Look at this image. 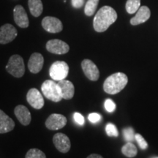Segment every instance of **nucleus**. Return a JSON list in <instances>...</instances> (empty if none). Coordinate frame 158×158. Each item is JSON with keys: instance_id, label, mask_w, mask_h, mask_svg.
Returning <instances> with one entry per match:
<instances>
[{"instance_id": "1", "label": "nucleus", "mask_w": 158, "mask_h": 158, "mask_svg": "<svg viewBox=\"0 0 158 158\" xmlns=\"http://www.w3.org/2000/svg\"><path fill=\"white\" fill-rule=\"evenodd\" d=\"M117 19V13L110 6H104L96 13L94 18L93 27L98 32H103L109 28Z\"/></svg>"}, {"instance_id": "2", "label": "nucleus", "mask_w": 158, "mask_h": 158, "mask_svg": "<svg viewBox=\"0 0 158 158\" xmlns=\"http://www.w3.org/2000/svg\"><path fill=\"white\" fill-rule=\"evenodd\" d=\"M128 78L123 73H116L108 76L103 84L105 92L109 94H116L125 87Z\"/></svg>"}, {"instance_id": "3", "label": "nucleus", "mask_w": 158, "mask_h": 158, "mask_svg": "<svg viewBox=\"0 0 158 158\" xmlns=\"http://www.w3.org/2000/svg\"><path fill=\"white\" fill-rule=\"evenodd\" d=\"M41 90L45 98L51 101L58 102L62 99L60 89L58 84L54 81L46 80L43 83L41 86Z\"/></svg>"}, {"instance_id": "4", "label": "nucleus", "mask_w": 158, "mask_h": 158, "mask_svg": "<svg viewBox=\"0 0 158 158\" xmlns=\"http://www.w3.org/2000/svg\"><path fill=\"white\" fill-rule=\"evenodd\" d=\"M6 70L15 78H21L25 73V65L22 57L19 55H13L6 65Z\"/></svg>"}, {"instance_id": "5", "label": "nucleus", "mask_w": 158, "mask_h": 158, "mask_svg": "<svg viewBox=\"0 0 158 158\" xmlns=\"http://www.w3.org/2000/svg\"><path fill=\"white\" fill-rule=\"evenodd\" d=\"M69 73V66L63 61H56L51 64L49 74L54 81H62L67 78Z\"/></svg>"}, {"instance_id": "6", "label": "nucleus", "mask_w": 158, "mask_h": 158, "mask_svg": "<svg viewBox=\"0 0 158 158\" xmlns=\"http://www.w3.org/2000/svg\"><path fill=\"white\" fill-rule=\"evenodd\" d=\"M46 49L54 54H65L70 51V46L64 41L58 39L48 40L46 43Z\"/></svg>"}, {"instance_id": "7", "label": "nucleus", "mask_w": 158, "mask_h": 158, "mask_svg": "<svg viewBox=\"0 0 158 158\" xmlns=\"http://www.w3.org/2000/svg\"><path fill=\"white\" fill-rule=\"evenodd\" d=\"M81 68L86 78L92 81H96L100 77V71L96 64L90 59H84L81 62Z\"/></svg>"}, {"instance_id": "8", "label": "nucleus", "mask_w": 158, "mask_h": 158, "mask_svg": "<svg viewBox=\"0 0 158 158\" xmlns=\"http://www.w3.org/2000/svg\"><path fill=\"white\" fill-rule=\"evenodd\" d=\"M67 118L62 114H53L48 116L45 121V126L51 130L62 129L67 124Z\"/></svg>"}, {"instance_id": "9", "label": "nucleus", "mask_w": 158, "mask_h": 158, "mask_svg": "<svg viewBox=\"0 0 158 158\" xmlns=\"http://www.w3.org/2000/svg\"><path fill=\"white\" fill-rule=\"evenodd\" d=\"M18 35V31L12 24L7 23L0 27V44L12 42Z\"/></svg>"}, {"instance_id": "10", "label": "nucleus", "mask_w": 158, "mask_h": 158, "mask_svg": "<svg viewBox=\"0 0 158 158\" xmlns=\"http://www.w3.org/2000/svg\"><path fill=\"white\" fill-rule=\"evenodd\" d=\"M43 28L50 33H59L62 30L63 25L60 20L55 17L46 16L42 21Z\"/></svg>"}, {"instance_id": "11", "label": "nucleus", "mask_w": 158, "mask_h": 158, "mask_svg": "<svg viewBox=\"0 0 158 158\" xmlns=\"http://www.w3.org/2000/svg\"><path fill=\"white\" fill-rule=\"evenodd\" d=\"M27 100L28 103L35 109H41L44 106V99L38 89L31 88L27 94Z\"/></svg>"}, {"instance_id": "12", "label": "nucleus", "mask_w": 158, "mask_h": 158, "mask_svg": "<svg viewBox=\"0 0 158 158\" xmlns=\"http://www.w3.org/2000/svg\"><path fill=\"white\" fill-rule=\"evenodd\" d=\"M53 142L55 147L62 153H67L70 151L71 143L70 138L64 133H56L53 138Z\"/></svg>"}, {"instance_id": "13", "label": "nucleus", "mask_w": 158, "mask_h": 158, "mask_svg": "<svg viewBox=\"0 0 158 158\" xmlns=\"http://www.w3.org/2000/svg\"><path fill=\"white\" fill-rule=\"evenodd\" d=\"M14 21L21 28H27L29 25V18L25 10L21 5H16L13 10Z\"/></svg>"}, {"instance_id": "14", "label": "nucleus", "mask_w": 158, "mask_h": 158, "mask_svg": "<svg viewBox=\"0 0 158 158\" xmlns=\"http://www.w3.org/2000/svg\"><path fill=\"white\" fill-rule=\"evenodd\" d=\"M44 59L43 55L40 53H34L31 55L28 62V68L31 73H38L42 70Z\"/></svg>"}, {"instance_id": "15", "label": "nucleus", "mask_w": 158, "mask_h": 158, "mask_svg": "<svg viewBox=\"0 0 158 158\" xmlns=\"http://www.w3.org/2000/svg\"><path fill=\"white\" fill-rule=\"evenodd\" d=\"M14 114L20 123L24 126H27L30 124L31 116L30 111L28 108L23 105H19L15 108Z\"/></svg>"}, {"instance_id": "16", "label": "nucleus", "mask_w": 158, "mask_h": 158, "mask_svg": "<svg viewBox=\"0 0 158 158\" xmlns=\"http://www.w3.org/2000/svg\"><path fill=\"white\" fill-rule=\"evenodd\" d=\"M151 16V12L147 6H141L136 12V15L130 19V23L133 26L141 24L149 19Z\"/></svg>"}, {"instance_id": "17", "label": "nucleus", "mask_w": 158, "mask_h": 158, "mask_svg": "<svg viewBox=\"0 0 158 158\" xmlns=\"http://www.w3.org/2000/svg\"><path fill=\"white\" fill-rule=\"evenodd\" d=\"M59 89H60L62 97L64 100H70L73 98L75 94V87L72 82L68 80L59 81L57 83Z\"/></svg>"}, {"instance_id": "18", "label": "nucleus", "mask_w": 158, "mask_h": 158, "mask_svg": "<svg viewBox=\"0 0 158 158\" xmlns=\"http://www.w3.org/2000/svg\"><path fill=\"white\" fill-rule=\"evenodd\" d=\"M15 122L12 118L0 109V133H9L14 129Z\"/></svg>"}, {"instance_id": "19", "label": "nucleus", "mask_w": 158, "mask_h": 158, "mask_svg": "<svg viewBox=\"0 0 158 158\" xmlns=\"http://www.w3.org/2000/svg\"><path fill=\"white\" fill-rule=\"evenodd\" d=\"M29 8L31 14L35 17H39L42 14L43 5L41 0H29Z\"/></svg>"}, {"instance_id": "20", "label": "nucleus", "mask_w": 158, "mask_h": 158, "mask_svg": "<svg viewBox=\"0 0 158 158\" xmlns=\"http://www.w3.org/2000/svg\"><path fill=\"white\" fill-rule=\"evenodd\" d=\"M122 152L124 156L127 157H134L137 155L138 150L137 148L133 143L131 142H127V143L124 145L122 148Z\"/></svg>"}, {"instance_id": "21", "label": "nucleus", "mask_w": 158, "mask_h": 158, "mask_svg": "<svg viewBox=\"0 0 158 158\" xmlns=\"http://www.w3.org/2000/svg\"><path fill=\"white\" fill-rule=\"evenodd\" d=\"M99 0H88L85 5L84 13L87 16H92L96 12Z\"/></svg>"}, {"instance_id": "22", "label": "nucleus", "mask_w": 158, "mask_h": 158, "mask_svg": "<svg viewBox=\"0 0 158 158\" xmlns=\"http://www.w3.org/2000/svg\"><path fill=\"white\" fill-rule=\"evenodd\" d=\"M141 7V0H127L126 2V10L129 14H133Z\"/></svg>"}, {"instance_id": "23", "label": "nucleus", "mask_w": 158, "mask_h": 158, "mask_svg": "<svg viewBox=\"0 0 158 158\" xmlns=\"http://www.w3.org/2000/svg\"><path fill=\"white\" fill-rule=\"evenodd\" d=\"M25 158H46L45 153L38 149H31L27 152Z\"/></svg>"}, {"instance_id": "24", "label": "nucleus", "mask_w": 158, "mask_h": 158, "mask_svg": "<svg viewBox=\"0 0 158 158\" xmlns=\"http://www.w3.org/2000/svg\"><path fill=\"white\" fill-rule=\"evenodd\" d=\"M124 140L127 142H133L135 139V131L132 127H125L123 129L122 131Z\"/></svg>"}, {"instance_id": "25", "label": "nucleus", "mask_w": 158, "mask_h": 158, "mask_svg": "<svg viewBox=\"0 0 158 158\" xmlns=\"http://www.w3.org/2000/svg\"><path fill=\"white\" fill-rule=\"evenodd\" d=\"M106 132L108 136H114V137H117L118 135L117 128L114 124L108 123L106 127Z\"/></svg>"}, {"instance_id": "26", "label": "nucleus", "mask_w": 158, "mask_h": 158, "mask_svg": "<svg viewBox=\"0 0 158 158\" xmlns=\"http://www.w3.org/2000/svg\"><path fill=\"white\" fill-rule=\"evenodd\" d=\"M135 139L136 142H137L138 146H139L140 148H141V149H147V147H148V143L147 141H146L145 139L143 138V136H142L141 134H135Z\"/></svg>"}, {"instance_id": "27", "label": "nucleus", "mask_w": 158, "mask_h": 158, "mask_svg": "<svg viewBox=\"0 0 158 158\" xmlns=\"http://www.w3.org/2000/svg\"><path fill=\"white\" fill-rule=\"evenodd\" d=\"M105 108L109 113H112L114 110H116V104L114 103V101L110 99H107V100L105 101Z\"/></svg>"}, {"instance_id": "28", "label": "nucleus", "mask_w": 158, "mask_h": 158, "mask_svg": "<svg viewBox=\"0 0 158 158\" xmlns=\"http://www.w3.org/2000/svg\"><path fill=\"white\" fill-rule=\"evenodd\" d=\"M89 120L92 122V123H98V122L101 119V116L99 114L97 113H92L89 115Z\"/></svg>"}, {"instance_id": "29", "label": "nucleus", "mask_w": 158, "mask_h": 158, "mask_svg": "<svg viewBox=\"0 0 158 158\" xmlns=\"http://www.w3.org/2000/svg\"><path fill=\"white\" fill-rule=\"evenodd\" d=\"M73 118H74V120L76 121V123L80 124V125H83V124H84V122H85L84 118V116H83L80 113H78V112L75 113L73 115Z\"/></svg>"}, {"instance_id": "30", "label": "nucleus", "mask_w": 158, "mask_h": 158, "mask_svg": "<svg viewBox=\"0 0 158 158\" xmlns=\"http://www.w3.org/2000/svg\"><path fill=\"white\" fill-rule=\"evenodd\" d=\"M71 2L74 8H81L84 6L85 0H71Z\"/></svg>"}, {"instance_id": "31", "label": "nucleus", "mask_w": 158, "mask_h": 158, "mask_svg": "<svg viewBox=\"0 0 158 158\" xmlns=\"http://www.w3.org/2000/svg\"><path fill=\"white\" fill-rule=\"evenodd\" d=\"M87 158H103L101 155H98V154H92V155H89Z\"/></svg>"}, {"instance_id": "32", "label": "nucleus", "mask_w": 158, "mask_h": 158, "mask_svg": "<svg viewBox=\"0 0 158 158\" xmlns=\"http://www.w3.org/2000/svg\"><path fill=\"white\" fill-rule=\"evenodd\" d=\"M152 158H158V157H152Z\"/></svg>"}]
</instances>
